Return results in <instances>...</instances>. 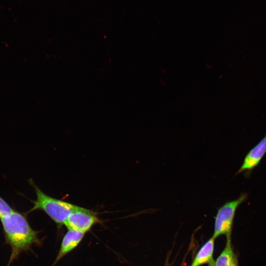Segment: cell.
I'll use <instances>...</instances> for the list:
<instances>
[{
	"label": "cell",
	"instance_id": "1",
	"mask_svg": "<svg viewBox=\"0 0 266 266\" xmlns=\"http://www.w3.org/2000/svg\"><path fill=\"white\" fill-rule=\"evenodd\" d=\"M0 219L7 242L12 248L11 259L39 242L37 232L31 228L23 214L14 210Z\"/></svg>",
	"mask_w": 266,
	"mask_h": 266
},
{
	"label": "cell",
	"instance_id": "2",
	"mask_svg": "<svg viewBox=\"0 0 266 266\" xmlns=\"http://www.w3.org/2000/svg\"><path fill=\"white\" fill-rule=\"evenodd\" d=\"M28 182L33 188L36 195L35 200H31L33 206L28 212L38 210L43 211L59 226L64 225L76 205L46 194L36 186L32 179H29Z\"/></svg>",
	"mask_w": 266,
	"mask_h": 266
},
{
	"label": "cell",
	"instance_id": "3",
	"mask_svg": "<svg viewBox=\"0 0 266 266\" xmlns=\"http://www.w3.org/2000/svg\"><path fill=\"white\" fill-rule=\"evenodd\" d=\"M248 193H241L236 199L225 202L218 209L212 236L214 239L221 235L231 234L236 211L238 206L248 199Z\"/></svg>",
	"mask_w": 266,
	"mask_h": 266
},
{
	"label": "cell",
	"instance_id": "4",
	"mask_svg": "<svg viewBox=\"0 0 266 266\" xmlns=\"http://www.w3.org/2000/svg\"><path fill=\"white\" fill-rule=\"evenodd\" d=\"M99 222L100 220L95 211L76 205L64 225L68 230L85 233Z\"/></svg>",
	"mask_w": 266,
	"mask_h": 266
},
{
	"label": "cell",
	"instance_id": "5",
	"mask_svg": "<svg viewBox=\"0 0 266 266\" xmlns=\"http://www.w3.org/2000/svg\"><path fill=\"white\" fill-rule=\"evenodd\" d=\"M266 153V132L264 137L245 156L242 164L235 175L244 172L248 176L260 163Z\"/></svg>",
	"mask_w": 266,
	"mask_h": 266
},
{
	"label": "cell",
	"instance_id": "6",
	"mask_svg": "<svg viewBox=\"0 0 266 266\" xmlns=\"http://www.w3.org/2000/svg\"><path fill=\"white\" fill-rule=\"evenodd\" d=\"M85 233L79 231L68 230L62 240L56 262L76 247L82 240Z\"/></svg>",
	"mask_w": 266,
	"mask_h": 266
},
{
	"label": "cell",
	"instance_id": "7",
	"mask_svg": "<svg viewBox=\"0 0 266 266\" xmlns=\"http://www.w3.org/2000/svg\"><path fill=\"white\" fill-rule=\"evenodd\" d=\"M215 266H238L237 259L231 245V234H227L225 247L215 262Z\"/></svg>",
	"mask_w": 266,
	"mask_h": 266
},
{
	"label": "cell",
	"instance_id": "8",
	"mask_svg": "<svg viewBox=\"0 0 266 266\" xmlns=\"http://www.w3.org/2000/svg\"><path fill=\"white\" fill-rule=\"evenodd\" d=\"M214 239L212 237L200 249L191 266H200L213 259Z\"/></svg>",
	"mask_w": 266,
	"mask_h": 266
},
{
	"label": "cell",
	"instance_id": "9",
	"mask_svg": "<svg viewBox=\"0 0 266 266\" xmlns=\"http://www.w3.org/2000/svg\"><path fill=\"white\" fill-rule=\"evenodd\" d=\"M14 210L11 206L0 196V219Z\"/></svg>",
	"mask_w": 266,
	"mask_h": 266
},
{
	"label": "cell",
	"instance_id": "10",
	"mask_svg": "<svg viewBox=\"0 0 266 266\" xmlns=\"http://www.w3.org/2000/svg\"><path fill=\"white\" fill-rule=\"evenodd\" d=\"M209 266H215V262L212 259L210 260V261L208 263Z\"/></svg>",
	"mask_w": 266,
	"mask_h": 266
}]
</instances>
